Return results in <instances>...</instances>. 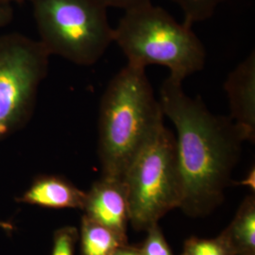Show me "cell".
Here are the masks:
<instances>
[{
	"label": "cell",
	"mask_w": 255,
	"mask_h": 255,
	"mask_svg": "<svg viewBox=\"0 0 255 255\" xmlns=\"http://www.w3.org/2000/svg\"><path fill=\"white\" fill-rule=\"evenodd\" d=\"M39 41L49 55L82 66L96 64L114 42L100 0H30Z\"/></svg>",
	"instance_id": "obj_5"
},
{
	"label": "cell",
	"mask_w": 255,
	"mask_h": 255,
	"mask_svg": "<svg viewBox=\"0 0 255 255\" xmlns=\"http://www.w3.org/2000/svg\"><path fill=\"white\" fill-rule=\"evenodd\" d=\"M0 228L5 229V230H12V226L9 223L0 221Z\"/></svg>",
	"instance_id": "obj_21"
},
{
	"label": "cell",
	"mask_w": 255,
	"mask_h": 255,
	"mask_svg": "<svg viewBox=\"0 0 255 255\" xmlns=\"http://www.w3.org/2000/svg\"><path fill=\"white\" fill-rule=\"evenodd\" d=\"M24 1H30V0H0V6L11 5V3H21Z\"/></svg>",
	"instance_id": "obj_20"
},
{
	"label": "cell",
	"mask_w": 255,
	"mask_h": 255,
	"mask_svg": "<svg viewBox=\"0 0 255 255\" xmlns=\"http://www.w3.org/2000/svg\"><path fill=\"white\" fill-rule=\"evenodd\" d=\"M182 255H235L228 243L219 235L212 239L191 237L184 243Z\"/></svg>",
	"instance_id": "obj_13"
},
{
	"label": "cell",
	"mask_w": 255,
	"mask_h": 255,
	"mask_svg": "<svg viewBox=\"0 0 255 255\" xmlns=\"http://www.w3.org/2000/svg\"><path fill=\"white\" fill-rule=\"evenodd\" d=\"M112 255H139V254L136 248L126 245V246L119 248V250H117Z\"/></svg>",
	"instance_id": "obj_18"
},
{
	"label": "cell",
	"mask_w": 255,
	"mask_h": 255,
	"mask_svg": "<svg viewBox=\"0 0 255 255\" xmlns=\"http://www.w3.org/2000/svg\"><path fill=\"white\" fill-rule=\"evenodd\" d=\"M229 101L230 115L243 129L247 140L255 139V51L229 74L224 83Z\"/></svg>",
	"instance_id": "obj_8"
},
{
	"label": "cell",
	"mask_w": 255,
	"mask_h": 255,
	"mask_svg": "<svg viewBox=\"0 0 255 255\" xmlns=\"http://www.w3.org/2000/svg\"><path fill=\"white\" fill-rule=\"evenodd\" d=\"M182 9L183 23L192 27L195 23L209 19L225 0H173Z\"/></svg>",
	"instance_id": "obj_12"
},
{
	"label": "cell",
	"mask_w": 255,
	"mask_h": 255,
	"mask_svg": "<svg viewBox=\"0 0 255 255\" xmlns=\"http://www.w3.org/2000/svg\"><path fill=\"white\" fill-rule=\"evenodd\" d=\"M13 18V9L11 5L0 6V27L9 25Z\"/></svg>",
	"instance_id": "obj_17"
},
{
	"label": "cell",
	"mask_w": 255,
	"mask_h": 255,
	"mask_svg": "<svg viewBox=\"0 0 255 255\" xmlns=\"http://www.w3.org/2000/svg\"><path fill=\"white\" fill-rule=\"evenodd\" d=\"M106 8H119L124 9V11L128 9H135L138 7L144 6L148 3H151V0H100Z\"/></svg>",
	"instance_id": "obj_16"
},
{
	"label": "cell",
	"mask_w": 255,
	"mask_h": 255,
	"mask_svg": "<svg viewBox=\"0 0 255 255\" xmlns=\"http://www.w3.org/2000/svg\"><path fill=\"white\" fill-rule=\"evenodd\" d=\"M126 245L127 237L83 217L81 231L82 255H112L119 248Z\"/></svg>",
	"instance_id": "obj_11"
},
{
	"label": "cell",
	"mask_w": 255,
	"mask_h": 255,
	"mask_svg": "<svg viewBox=\"0 0 255 255\" xmlns=\"http://www.w3.org/2000/svg\"><path fill=\"white\" fill-rule=\"evenodd\" d=\"M114 42L128 64L143 69L164 66L170 77L182 82L201 71L206 62L205 47L192 27L152 3L126 10L114 28Z\"/></svg>",
	"instance_id": "obj_3"
},
{
	"label": "cell",
	"mask_w": 255,
	"mask_h": 255,
	"mask_svg": "<svg viewBox=\"0 0 255 255\" xmlns=\"http://www.w3.org/2000/svg\"><path fill=\"white\" fill-rule=\"evenodd\" d=\"M159 101L176 128L180 208L190 216L206 214L222 200L246 134L229 117L211 113L201 98L187 96L182 82L170 76L162 83Z\"/></svg>",
	"instance_id": "obj_1"
},
{
	"label": "cell",
	"mask_w": 255,
	"mask_h": 255,
	"mask_svg": "<svg viewBox=\"0 0 255 255\" xmlns=\"http://www.w3.org/2000/svg\"><path fill=\"white\" fill-rule=\"evenodd\" d=\"M147 231V236L138 250L139 255H173L158 223L153 224Z\"/></svg>",
	"instance_id": "obj_14"
},
{
	"label": "cell",
	"mask_w": 255,
	"mask_h": 255,
	"mask_svg": "<svg viewBox=\"0 0 255 255\" xmlns=\"http://www.w3.org/2000/svg\"><path fill=\"white\" fill-rule=\"evenodd\" d=\"M220 236L235 255H255V199L249 196L238 208L231 224Z\"/></svg>",
	"instance_id": "obj_10"
},
{
	"label": "cell",
	"mask_w": 255,
	"mask_h": 255,
	"mask_svg": "<svg viewBox=\"0 0 255 255\" xmlns=\"http://www.w3.org/2000/svg\"><path fill=\"white\" fill-rule=\"evenodd\" d=\"M78 239V232L73 227H64L54 235L52 255H74L75 244Z\"/></svg>",
	"instance_id": "obj_15"
},
{
	"label": "cell",
	"mask_w": 255,
	"mask_h": 255,
	"mask_svg": "<svg viewBox=\"0 0 255 255\" xmlns=\"http://www.w3.org/2000/svg\"><path fill=\"white\" fill-rule=\"evenodd\" d=\"M127 195L128 221L147 230L182 203V181L176 140L163 122L146 140L122 177Z\"/></svg>",
	"instance_id": "obj_4"
},
{
	"label": "cell",
	"mask_w": 255,
	"mask_h": 255,
	"mask_svg": "<svg viewBox=\"0 0 255 255\" xmlns=\"http://www.w3.org/2000/svg\"><path fill=\"white\" fill-rule=\"evenodd\" d=\"M85 217L127 237L128 211L122 179L101 176L86 193Z\"/></svg>",
	"instance_id": "obj_7"
},
{
	"label": "cell",
	"mask_w": 255,
	"mask_h": 255,
	"mask_svg": "<svg viewBox=\"0 0 255 255\" xmlns=\"http://www.w3.org/2000/svg\"><path fill=\"white\" fill-rule=\"evenodd\" d=\"M86 193L60 176L46 175L37 178L21 201L49 208L83 209Z\"/></svg>",
	"instance_id": "obj_9"
},
{
	"label": "cell",
	"mask_w": 255,
	"mask_h": 255,
	"mask_svg": "<svg viewBox=\"0 0 255 255\" xmlns=\"http://www.w3.org/2000/svg\"><path fill=\"white\" fill-rule=\"evenodd\" d=\"M242 185H246V186H249L250 188H253V190L255 191V168H253L251 171H250V173L248 174V176H247L246 179L244 180V181H242V182H240Z\"/></svg>",
	"instance_id": "obj_19"
},
{
	"label": "cell",
	"mask_w": 255,
	"mask_h": 255,
	"mask_svg": "<svg viewBox=\"0 0 255 255\" xmlns=\"http://www.w3.org/2000/svg\"><path fill=\"white\" fill-rule=\"evenodd\" d=\"M49 57L39 40L17 32L0 36V139L32 119Z\"/></svg>",
	"instance_id": "obj_6"
},
{
	"label": "cell",
	"mask_w": 255,
	"mask_h": 255,
	"mask_svg": "<svg viewBox=\"0 0 255 255\" xmlns=\"http://www.w3.org/2000/svg\"><path fill=\"white\" fill-rule=\"evenodd\" d=\"M164 118L146 69L127 64L111 80L101 97V176L122 179L128 165Z\"/></svg>",
	"instance_id": "obj_2"
}]
</instances>
